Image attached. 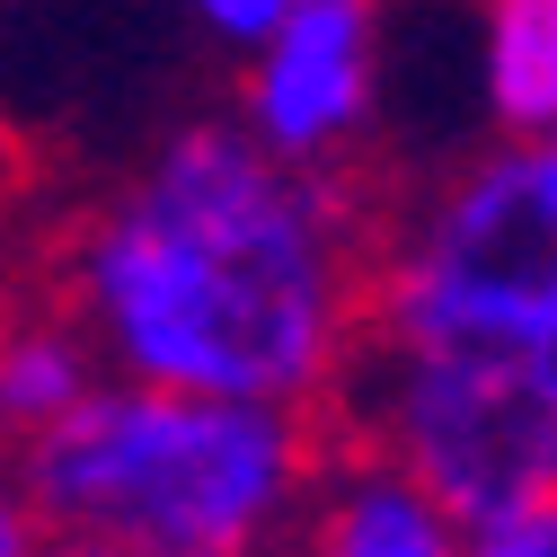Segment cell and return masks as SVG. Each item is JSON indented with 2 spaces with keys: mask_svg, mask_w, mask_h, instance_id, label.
<instances>
[{
  "mask_svg": "<svg viewBox=\"0 0 557 557\" xmlns=\"http://www.w3.org/2000/svg\"><path fill=\"white\" fill-rule=\"evenodd\" d=\"M372 239L381 213L345 169L195 115L72 222L53 301L124 381L336 407L372 327Z\"/></svg>",
  "mask_w": 557,
  "mask_h": 557,
  "instance_id": "cell-1",
  "label": "cell"
},
{
  "mask_svg": "<svg viewBox=\"0 0 557 557\" xmlns=\"http://www.w3.org/2000/svg\"><path fill=\"white\" fill-rule=\"evenodd\" d=\"M327 451V407L98 372L81 407L10 443V486L36 531L62 540L133 557H284Z\"/></svg>",
  "mask_w": 557,
  "mask_h": 557,
  "instance_id": "cell-2",
  "label": "cell"
},
{
  "mask_svg": "<svg viewBox=\"0 0 557 557\" xmlns=\"http://www.w3.org/2000/svg\"><path fill=\"white\" fill-rule=\"evenodd\" d=\"M336 443H363L478 531L557 496V355L505 336H363L327 407Z\"/></svg>",
  "mask_w": 557,
  "mask_h": 557,
  "instance_id": "cell-3",
  "label": "cell"
},
{
  "mask_svg": "<svg viewBox=\"0 0 557 557\" xmlns=\"http://www.w3.org/2000/svg\"><path fill=\"white\" fill-rule=\"evenodd\" d=\"M363 336H505L557 355V160L486 143L381 213Z\"/></svg>",
  "mask_w": 557,
  "mask_h": 557,
  "instance_id": "cell-4",
  "label": "cell"
},
{
  "mask_svg": "<svg viewBox=\"0 0 557 557\" xmlns=\"http://www.w3.org/2000/svg\"><path fill=\"white\" fill-rule=\"evenodd\" d=\"M381 81H389L381 0H284V18L239 53L231 115L301 169H345L381 133Z\"/></svg>",
  "mask_w": 557,
  "mask_h": 557,
  "instance_id": "cell-5",
  "label": "cell"
},
{
  "mask_svg": "<svg viewBox=\"0 0 557 557\" xmlns=\"http://www.w3.org/2000/svg\"><path fill=\"white\" fill-rule=\"evenodd\" d=\"M284 557H460V522L363 443H336Z\"/></svg>",
  "mask_w": 557,
  "mask_h": 557,
  "instance_id": "cell-6",
  "label": "cell"
},
{
  "mask_svg": "<svg viewBox=\"0 0 557 557\" xmlns=\"http://www.w3.org/2000/svg\"><path fill=\"white\" fill-rule=\"evenodd\" d=\"M478 107L505 143L557 133V0H478Z\"/></svg>",
  "mask_w": 557,
  "mask_h": 557,
  "instance_id": "cell-7",
  "label": "cell"
},
{
  "mask_svg": "<svg viewBox=\"0 0 557 557\" xmlns=\"http://www.w3.org/2000/svg\"><path fill=\"white\" fill-rule=\"evenodd\" d=\"M98 372H107L98 345L81 336V319L62 301L10 310V319H0V425H10V443L36 434V425H53L62 407H81Z\"/></svg>",
  "mask_w": 557,
  "mask_h": 557,
  "instance_id": "cell-8",
  "label": "cell"
},
{
  "mask_svg": "<svg viewBox=\"0 0 557 557\" xmlns=\"http://www.w3.org/2000/svg\"><path fill=\"white\" fill-rule=\"evenodd\" d=\"M460 557H557V496L505 513V522H478L460 531Z\"/></svg>",
  "mask_w": 557,
  "mask_h": 557,
  "instance_id": "cell-9",
  "label": "cell"
},
{
  "mask_svg": "<svg viewBox=\"0 0 557 557\" xmlns=\"http://www.w3.org/2000/svg\"><path fill=\"white\" fill-rule=\"evenodd\" d=\"M186 18L203 27V36H213L222 53H248L274 18H284V0H186Z\"/></svg>",
  "mask_w": 557,
  "mask_h": 557,
  "instance_id": "cell-10",
  "label": "cell"
},
{
  "mask_svg": "<svg viewBox=\"0 0 557 557\" xmlns=\"http://www.w3.org/2000/svg\"><path fill=\"white\" fill-rule=\"evenodd\" d=\"M36 548V513H27V496L10 486V469H0V557H27Z\"/></svg>",
  "mask_w": 557,
  "mask_h": 557,
  "instance_id": "cell-11",
  "label": "cell"
},
{
  "mask_svg": "<svg viewBox=\"0 0 557 557\" xmlns=\"http://www.w3.org/2000/svg\"><path fill=\"white\" fill-rule=\"evenodd\" d=\"M27 557H133V548H107V540H62V531H36Z\"/></svg>",
  "mask_w": 557,
  "mask_h": 557,
  "instance_id": "cell-12",
  "label": "cell"
},
{
  "mask_svg": "<svg viewBox=\"0 0 557 557\" xmlns=\"http://www.w3.org/2000/svg\"><path fill=\"white\" fill-rule=\"evenodd\" d=\"M548 160H557V133H548Z\"/></svg>",
  "mask_w": 557,
  "mask_h": 557,
  "instance_id": "cell-13",
  "label": "cell"
},
{
  "mask_svg": "<svg viewBox=\"0 0 557 557\" xmlns=\"http://www.w3.org/2000/svg\"><path fill=\"white\" fill-rule=\"evenodd\" d=\"M0 443H10V425H0Z\"/></svg>",
  "mask_w": 557,
  "mask_h": 557,
  "instance_id": "cell-14",
  "label": "cell"
}]
</instances>
